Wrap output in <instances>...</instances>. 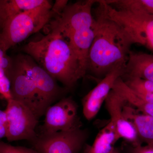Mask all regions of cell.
I'll list each match as a JSON object with an SVG mask.
<instances>
[{
  "label": "cell",
  "instance_id": "6da1fadb",
  "mask_svg": "<svg viewBox=\"0 0 153 153\" xmlns=\"http://www.w3.org/2000/svg\"><path fill=\"white\" fill-rule=\"evenodd\" d=\"M94 13L96 30L88 53L87 72L100 81L115 68L125 67L133 44L117 23L96 9Z\"/></svg>",
  "mask_w": 153,
  "mask_h": 153
},
{
  "label": "cell",
  "instance_id": "7a4b0ae2",
  "mask_svg": "<svg viewBox=\"0 0 153 153\" xmlns=\"http://www.w3.org/2000/svg\"><path fill=\"white\" fill-rule=\"evenodd\" d=\"M22 50L67 90L85 76L71 45L60 33L49 32L40 40L26 44Z\"/></svg>",
  "mask_w": 153,
  "mask_h": 153
},
{
  "label": "cell",
  "instance_id": "3957f363",
  "mask_svg": "<svg viewBox=\"0 0 153 153\" xmlns=\"http://www.w3.org/2000/svg\"><path fill=\"white\" fill-rule=\"evenodd\" d=\"M51 2L17 15L0 31V43L6 51L47 26L54 17Z\"/></svg>",
  "mask_w": 153,
  "mask_h": 153
},
{
  "label": "cell",
  "instance_id": "277c9868",
  "mask_svg": "<svg viewBox=\"0 0 153 153\" xmlns=\"http://www.w3.org/2000/svg\"><path fill=\"white\" fill-rule=\"evenodd\" d=\"M96 9L122 28L132 44L142 45L153 52V16L116 10L104 0L98 1Z\"/></svg>",
  "mask_w": 153,
  "mask_h": 153
},
{
  "label": "cell",
  "instance_id": "5b68a950",
  "mask_svg": "<svg viewBox=\"0 0 153 153\" xmlns=\"http://www.w3.org/2000/svg\"><path fill=\"white\" fill-rule=\"evenodd\" d=\"M27 74L33 80L42 112L46 111L56 101L64 97L66 88H61L52 77L33 58L26 54L17 55Z\"/></svg>",
  "mask_w": 153,
  "mask_h": 153
},
{
  "label": "cell",
  "instance_id": "8992f818",
  "mask_svg": "<svg viewBox=\"0 0 153 153\" xmlns=\"http://www.w3.org/2000/svg\"><path fill=\"white\" fill-rule=\"evenodd\" d=\"M6 138L9 142L27 140L32 142L37 138L36 132L39 119L27 107L12 99L7 100Z\"/></svg>",
  "mask_w": 153,
  "mask_h": 153
},
{
  "label": "cell",
  "instance_id": "52a82bcc",
  "mask_svg": "<svg viewBox=\"0 0 153 153\" xmlns=\"http://www.w3.org/2000/svg\"><path fill=\"white\" fill-rule=\"evenodd\" d=\"M40 135L49 134L81 128L77 104L71 97H64L49 107Z\"/></svg>",
  "mask_w": 153,
  "mask_h": 153
},
{
  "label": "cell",
  "instance_id": "ba28073f",
  "mask_svg": "<svg viewBox=\"0 0 153 153\" xmlns=\"http://www.w3.org/2000/svg\"><path fill=\"white\" fill-rule=\"evenodd\" d=\"M85 129L77 128L52 134L38 135L31 142L39 153H79L88 137Z\"/></svg>",
  "mask_w": 153,
  "mask_h": 153
},
{
  "label": "cell",
  "instance_id": "9c48e42d",
  "mask_svg": "<svg viewBox=\"0 0 153 153\" xmlns=\"http://www.w3.org/2000/svg\"><path fill=\"white\" fill-rule=\"evenodd\" d=\"M8 78L10 84L11 99L27 107L39 120L44 114L36 88L17 56L13 58V66Z\"/></svg>",
  "mask_w": 153,
  "mask_h": 153
},
{
  "label": "cell",
  "instance_id": "30bf717a",
  "mask_svg": "<svg viewBox=\"0 0 153 153\" xmlns=\"http://www.w3.org/2000/svg\"><path fill=\"white\" fill-rule=\"evenodd\" d=\"M125 68V66L118 67L111 71L82 98V112L87 120H91L98 114L116 80L123 75Z\"/></svg>",
  "mask_w": 153,
  "mask_h": 153
},
{
  "label": "cell",
  "instance_id": "8fae6325",
  "mask_svg": "<svg viewBox=\"0 0 153 153\" xmlns=\"http://www.w3.org/2000/svg\"><path fill=\"white\" fill-rule=\"evenodd\" d=\"M105 102L120 139H123L133 147L142 145L133 124L124 115L123 107L125 101L123 99L112 89Z\"/></svg>",
  "mask_w": 153,
  "mask_h": 153
},
{
  "label": "cell",
  "instance_id": "7c38bea8",
  "mask_svg": "<svg viewBox=\"0 0 153 153\" xmlns=\"http://www.w3.org/2000/svg\"><path fill=\"white\" fill-rule=\"evenodd\" d=\"M122 76L138 77L153 82V55L131 50Z\"/></svg>",
  "mask_w": 153,
  "mask_h": 153
},
{
  "label": "cell",
  "instance_id": "4fadbf2b",
  "mask_svg": "<svg viewBox=\"0 0 153 153\" xmlns=\"http://www.w3.org/2000/svg\"><path fill=\"white\" fill-rule=\"evenodd\" d=\"M124 104L123 107L124 115L133 124L141 142L142 144L144 143L153 145V117L138 113L131 105L126 106Z\"/></svg>",
  "mask_w": 153,
  "mask_h": 153
},
{
  "label": "cell",
  "instance_id": "5bb4252c",
  "mask_svg": "<svg viewBox=\"0 0 153 153\" xmlns=\"http://www.w3.org/2000/svg\"><path fill=\"white\" fill-rule=\"evenodd\" d=\"M47 0H0V31L17 15L47 3Z\"/></svg>",
  "mask_w": 153,
  "mask_h": 153
},
{
  "label": "cell",
  "instance_id": "9a60e30c",
  "mask_svg": "<svg viewBox=\"0 0 153 153\" xmlns=\"http://www.w3.org/2000/svg\"><path fill=\"white\" fill-rule=\"evenodd\" d=\"M119 139L115 126L110 120L97 134L92 145L86 148L85 153H109Z\"/></svg>",
  "mask_w": 153,
  "mask_h": 153
},
{
  "label": "cell",
  "instance_id": "2e32d148",
  "mask_svg": "<svg viewBox=\"0 0 153 153\" xmlns=\"http://www.w3.org/2000/svg\"><path fill=\"white\" fill-rule=\"evenodd\" d=\"M112 89L123 99L126 103L135 108L137 111L153 117V104L135 95L127 86L121 77H119L116 80Z\"/></svg>",
  "mask_w": 153,
  "mask_h": 153
},
{
  "label": "cell",
  "instance_id": "e0dca14e",
  "mask_svg": "<svg viewBox=\"0 0 153 153\" xmlns=\"http://www.w3.org/2000/svg\"><path fill=\"white\" fill-rule=\"evenodd\" d=\"M115 9L153 16V0H104Z\"/></svg>",
  "mask_w": 153,
  "mask_h": 153
},
{
  "label": "cell",
  "instance_id": "ac0fdd59",
  "mask_svg": "<svg viewBox=\"0 0 153 153\" xmlns=\"http://www.w3.org/2000/svg\"><path fill=\"white\" fill-rule=\"evenodd\" d=\"M127 86L137 96L153 104V82L138 77H121Z\"/></svg>",
  "mask_w": 153,
  "mask_h": 153
},
{
  "label": "cell",
  "instance_id": "d6986e66",
  "mask_svg": "<svg viewBox=\"0 0 153 153\" xmlns=\"http://www.w3.org/2000/svg\"><path fill=\"white\" fill-rule=\"evenodd\" d=\"M0 153H39L33 149L16 146L0 141Z\"/></svg>",
  "mask_w": 153,
  "mask_h": 153
},
{
  "label": "cell",
  "instance_id": "ffe728a7",
  "mask_svg": "<svg viewBox=\"0 0 153 153\" xmlns=\"http://www.w3.org/2000/svg\"><path fill=\"white\" fill-rule=\"evenodd\" d=\"M0 94L7 100L11 99L10 80L4 70L0 68Z\"/></svg>",
  "mask_w": 153,
  "mask_h": 153
},
{
  "label": "cell",
  "instance_id": "44dd1931",
  "mask_svg": "<svg viewBox=\"0 0 153 153\" xmlns=\"http://www.w3.org/2000/svg\"><path fill=\"white\" fill-rule=\"evenodd\" d=\"M13 66V58L7 53L0 43V68L4 70L8 78Z\"/></svg>",
  "mask_w": 153,
  "mask_h": 153
},
{
  "label": "cell",
  "instance_id": "7402d4cb",
  "mask_svg": "<svg viewBox=\"0 0 153 153\" xmlns=\"http://www.w3.org/2000/svg\"><path fill=\"white\" fill-rule=\"evenodd\" d=\"M68 1L66 0H57L52 5L51 11L54 16L61 14L68 5Z\"/></svg>",
  "mask_w": 153,
  "mask_h": 153
},
{
  "label": "cell",
  "instance_id": "603a6c76",
  "mask_svg": "<svg viewBox=\"0 0 153 153\" xmlns=\"http://www.w3.org/2000/svg\"><path fill=\"white\" fill-rule=\"evenodd\" d=\"M7 133V115L5 111L0 109V140L6 138Z\"/></svg>",
  "mask_w": 153,
  "mask_h": 153
},
{
  "label": "cell",
  "instance_id": "cb8c5ba5",
  "mask_svg": "<svg viewBox=\"0 0 153 153\" xmlns=\"http://www.w3.org/2000/svg\"><path fill=\"white\" fill-rule=\"evenodd\" d=\"M131 153H153V145L138 146L131 147Z\"/></svg>",
  "mask_w": 153,
  "mask_h": 153
},
{
  "label": "cell",
  "instance_id": "d4e9b609",
  "mask_svg": "<svg viewBox=\"0 0 153 153\" xmlns=\"http://www.w3.org/2000/svg\"><path fill=\"white\" fill-rule=\"evenodd\" d=\"M109 153H120L119 151L116 148H114L112 151L110 152Z\"/></svg>",
  "mask_w": 153,
  "mask_h": 153
}]
</instances>
